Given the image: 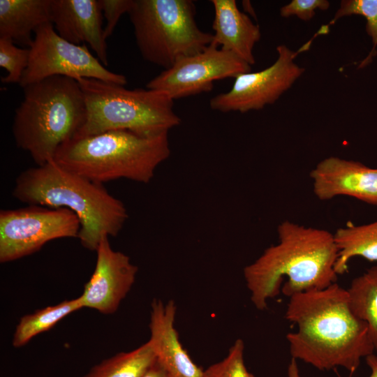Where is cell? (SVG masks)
I'll use <instances>...</instances> for the list:
<instances>
[{
    "mask_svg": "<svg viewBox=\"0 0 377 377\" xmlns=\"http://www.w3.org/2000/svg\"><path fill=\"white\" fill-rule=\"evenodd\" d=\"M330 5L327 0H293L281 8L280 15L283 17L296 16L303 21H309L316 10H326Z\"/></svg>",
    "mask_w": 377,
    "mask_h": 377,
    "instance_id": "25",
    "label": "cell"
},
{
    "mask_svg": "<svg viewBox=\"0 0 377 377\" xmlns=\"http://www.w3.org/2000/svg\"><path fill=\"white\" fill-rule=\"evenodd\" d=\"M156 356L149 341L96 364L83 377H142L155 364Z\"/></svg>",
    "mask_w": 377,
    "mask_h": 377,
    "instance_id": "19",
    "label": "cell"
},
{
    "mask_svg": "<svg viewBox=\"0 0 377 377\" xmlns=\"http://www.w3.org/2000/svg\"><path fill=\"white\" fill-rule=\"evenodd\" d=\"M13 196L29 205L64 208L78 218V239L96 251L104 236L116 237L128 214L125 205L103 184L71 172L52 160L28 168L17 177Z\"/></svg>",
    "mask_w": 377,
    "mask_h": 377,
    "instance_id": "3",
    "label": "cell"
},
{
    "mask_svg": "<svg viewBox=\"0 0 377 377\" xmlns=\"http://www.w3.org/2000/svg\"><path fill=\"white\" fill-rule=\"evenodd\" d=\"M29 48V64L19 83L22 88L55 75L127 84L124 75L107 69L84 44L75 45L61 38L51 22L36 31Z\"/></svg>",
    "mask_w": 377,
    "mask_h": 377,
    "instance_id": "8",
    "label": "cell"
},
{
    "mask_svg": "<svg viewBox=\"0 0 377 377\" xmlns=\"http://www.w3.org/2000/svg\"><path fill=\"white\" fill-rule=\"evenodd\" d=\"M170 155L168 133L143 135L114 130L74 137L58 149L53 160L98 184L121 178L147 184Z\"/></svg>",
    "mask_w": 377,
    "mask_h": 377,
    "instance_id": "5",
    "label": "cell"
},
{
    "mask_svg": "<svg viewBox=\"0 0 377 377\" xmlns=\"http://www.w3.org/2000/svg\"><path fill=\"white\" fill-rule=\"evenodd\" d=\"M51 22L61 38L75 45L87 43L108 64L98 0H52Z\"/></svg>",
    "mask_w": 377,
    "mask_h": 377,
    "instance_id": "14",
    "label": "cell"
},
{
    "mask_svg": "<svg viewBox=\"0 0 377 377\" xmlns=\"http://www.w3.org/2000/svg\"><path fill=\"white\" fill-rule=\"evenodd\" d=\"M77 216L64 208L38 205L0 211V262H11L39 251L50 241L78 238Z\"/></svg>",
    "mask_w": 377,
    "mask_h": 377,
    "instance_id": "9",
    "label": "cell"
},
{
    "mask_svg": "<svg viewBox=\"0 0 377 377\" xmlns=\"http://www.w3.org/2000/svg\"><path fill=\"white\" fill-rule=\"evenodd\" d=\"M244 343L237 339L222 360L203 371V377H256L247 370L244 359Z\"/></svg>",
    "mask_w": 377,
    "mask_h": 377,
    "instance_id": "24",
    "label": "cell"
},
{
    "mask_svg": "<svg viewBox=\"0 0 377 377\" xmlns=\"http://www.w3.org/2000/svg\"><path fill=\"white\" fill-rule=\"evenodd\" d=\"M279 242L244 268L254 306L263 311L280 291L286 297L337 282L338 250L332 232L290 221L277 227Z\"/></svg>",
    "mask_w": 377,
    "mask_h": 377,
    "instance_id": "2",
    "label": "cell"
},
{
    "mask_svg": "<svg viewBox=\"0 0 377 377\" xmlns=\"http://www.w3.org/2000/svg\"><path fill=\"white\" fill-rule=\"evenodd\" d=\"M367 366L371 370L369 377H377V354L373 353L365 357Z\"/></svg>",
    "mask_w": 377,
    "mask_h": 377,
    "instance_id": "28",
    "label": "cell"
},
{
    "mask_svg": "<svg viewBox=\"0 0 377 377\" xmlns=\"http://www.w3.org/2000/svg\"><path fill=\"white\" fill-rule=\"evenodd\" d=\"M346 290L351 309L367 323L377 352V265L354 278Z\"/></svg>",
    "mask_w": 377,
    "mask_h": 377,
    "instance_id": "21",
    "label": "cell"
},
{
    "mask_svg": "<svg viewBox=\"0 0 377 377\" xmlns=\"http://www.w3.org/2000/svg\"><path fill=\"white\" fill-rule=\"evenodd\" d=\"M353 15L365 18L366 32L373 43L369 54L360 64V68L369 65L377 52V0H342L330 24H334L339 18Z\"/></svg>",
    "mask_w": 377,
    "mask_h": 377,
    "instance_id": "22",
    "label": "cell"
},
{
    "mask_svg": "<svg viewBox=\"0 0 377 377\" xmlns=\"http://www.w3.org/2000/svg\"><path fill=\"white\" fill-rule=\"evenodd\" d=\"M249 71V64L211 43L163 71L149 81L147 88L161 91L175 100L209 92L216 80L235 78Z\"/></svg>",
    "mask_w": 377,
    "mask_h": 377,
    "instance_id": "11",
    "label": "cell"
},
{
    "mask_svg": "<svg viewBox=\"0 0 377 377\" xmlns=\"http://www.w3.org/2000/svg\"><path fill=\"white\" fill-rule=\"evenodd\" d=\"M23 89L12 133L16 145L41 165L53 160L58 149L79 132L86 117L84 97L76 80L61 75Z\"/></svg>",
    "mask_w": 377,
    "mask_h": 377,
    "instance_id": "4",
    "label": "cell"
},
{
    "mask_svg": "<svg viewBox=\"0 0 377 377\" xmlns=\"http://www.w3.org/2000/svg\"><path fill=\"white\" fill-rule=\"evenodd\" d=\"M76 80L86 105L85 121L76 136L114 130L156 135L168 133L181 123L173 108L174 100L161 91L128 89L124 85L94 78Z\"/></svg>",
    "mask_w": 377,
    "mask_h": 377,
    "instance_id": "6",
    "label": "cell"
},
{
    "mask_svg": "<svg viewBox=\"0 0 377 377\" xmlns=\"http://www.w3.org/2000/svg\"><path fill=\"white\" fill-rule=\"evenodd\" d=\"M313 191L320 200L349 196L377 206V168L354 160L330 156L310 172Z\"/></svg>",
    "mask_w": 377,
    "mask_h": 377,
    "instance_id": "13",
    "label": "cell"
},
{
    "mask_svg": "<svg viewBox=\"0 0 377 377\" xmlns=\"http://www.w3.org/2000/svg\"><path fill=\"white\" fill-rule=\"evenodd\" d=\"M82 308L81 300L77 297L23 316L13 333V347H22L36 335L50 330L63 318Z\"/></svg>",
    "mask_w": 377,
    "mask_h": 377,
    "instance_id": "20",
    "label": "cell"
},
{
    "mask_svg": "<svg viewBox=\"0 0 377 377\" xmlns=\"http://www.w3.org/2000/svg\"><path fill=\"white\" fill-rule=\"evenodd\" d=\"M176 311L173 300L151 302L149 341L156 360L169 377H203L204 370L191 360L179 341L175 327Z\"/></svg>",
    "mask_w": 377,
    "mask_h": 377,
    "instance_id": "15",
    "label": "cell"
},
{
    "mask_svg": "<svg viewBox=\"0 0 377 377\" xmlns=\"http://www.w3.org/2000/svg\"><path fill=\"white\" fill-rule=\"evenodd\" d=\"M29 57V48L18 47L12 40L0 38V66L7 71L1 82L19 84L28 66Z\"/></svg>",
    "mask_w": 377,
    "mask_h": 377,
    "instance_id": "23",
    "label": "cell"
},
{
    "mask_svg": "<svg viewBox=\"0 0 377 377\" xmlns=\"http://www.w3.org/2000/svg\"><path fill=\"white\" fill-rule=\"evenodd\" d=\"M333 235L338 250L334 267L337 275L347 271L348 262L354 257L377 261V221L362 225L350 223L339 228Z\"/></svg>",
    "mask_w": 377,
    "mask_h": 377,
    "instance_id": "18",
    "label": "cell"
},
{
    "mask_svg": "<svg viewBox=\"0 0 377 377\" xmlns=\"http://www.w3.org/2000/svg\"><path fill=\"white\" fill-rule=\"evenodd\" d=\"M288 377H301L297 360L291 358L287 371Z\"/></svg>",
    "mask_w": 377,
    "mask_h": 377,
    "instance_id": "29",
    "label": "cell"
},
{
    "mask_svg": "<svg viewBox=\"0 0 377 377\" xmlns=\"http://www.w3.org/2000/svg\"><path fill=\"white\" fill-rule=\"evenodd\" d=\"M285 318L297 325L286 335L291 358L321 371L355 373L375 349L365 322L352 311L348 291L337 282L289 297Z\"/></svg>",
    "mask_w": 377,
    "mask_h": 377,
    "instance_id": "1",
    "label": "cell"
},
{
    "mask_svg": "<svg viewBox=\"0 0 377 377\" xmlns=\"http://www.w3.org/2000/svg\"><path fill=\"white\" fill-rule=\"evenodd\" d=\"M51 4L52 0H0V38L29 47L36 31L51 22Z\"/></svg>",
    "mask_w": 377,
    "mask_h": 377,
    "instance_id": "17",
    "label": "cell"
},
{
    "mask_svg": "<svg viewBox=\"0 0 377 377\" xmlns=\"http://www.w3.org/2000/svg\"><path fill=\"white\" fill-rule=\"evenodd\" d=\"M109 237L104 236L100 241L94 272L79 296L83 308L103 314L117 311L131 289L138 271L127 255L111 247Z\"/></svg>",
    "mask_w": 377,
    "mask_h": 377,
    "instance_id": "12",
    "label": "cell"
},
{
    "mask_svg": "<svg viewBox=\"0 0 377 377\" xmlns=\"http://www.w3.org/2000/svg\"><path fill=\"white\" fill-rule=\"evenodd\" d=\"M214 10L212 44L230 52L249 64L256 59L253 54L261 33L258 25L240 11L235 0H211Z\"/></svg>",
    "mask_w": 377,
    "mask_h": 377,
    "instance_id": "16",
    "label": "cell"
},
{
    "mask_svg": "<svg viewBox=\"0 0 377 377\" xmlns=\"http://www.w3.org/2000/svg\"><path fill=\"white\" fill-rule=\"evenodd\" d=\"M276 59L269 67L235 77L229 91L210 100V108L222 112L244 113L275 103L305 71L294 61L300 51L280 45L276 47Z\"/></svg>",
    "mask_w": 377,
    "mask_h": 377,
    "instance_id": "10",
    "label": "cell"
},
{
    "mask_svg": "<svg viewBox=\"0 0 377 377\" xmlns=\"http://www.w3.org/2000/svg\"><path fill=\"white\" fill-rule=\"evenodd\" d=\"M142 377H169L165 369L157 362Z\"/></svg>",
    "mask_w": 377,
    "mask_h": 377,
    "instance_id": "27",
    "label": "cell"
},
{
    "mask_svg": "<svg viewBox=\"0 0 377 377\" xmlns=\"http://www.w3.org/2000/svg\"><path fill=\"white\" fill-rule=\"evenodd\" d=\"M128 14L142 57L164 70L213 40L198 27L191 0H133Z\"/></svg>",
    "mask_w": 377,
    "mask_h": 377,
    "instance_id": "7",
    "label": "cell"
},
{
    "mask_svg": "<svg viewBox=\"0 0 377 377\" xmlns=\"http://www.w3.org/2000/svg\"><path fill=\"white\" fill-rule=\"evenodd\" d=\"M133 0H98L102 15L106 20L103 28V35L105 39L113 33L114 29L124 13H128Z\"/></svg>",
    "mask_w": 377,
    "mask_h": 377,
    "instance_id": "26",
    "label": "cell"
}]
</instances>
